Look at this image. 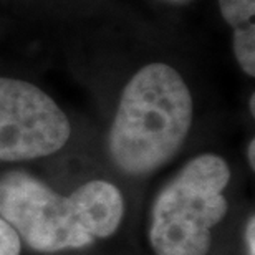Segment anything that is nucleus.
Wrapping results in <instances>:
<instances>
[{
  "label": "nucleus",
  "mask_w": 255,
  "mask_h": 255,
  "mask_svg": "<svg viewBox=\"0 0 255 255\" xmlns=\"http://www.w3.org/2000/svg\"><path fill=\"white\" fill-rule=\"evenodd\" d=\"M222 18L234 28V55L249 76H255V0H219Z\"/></svg>",
  "instance_id": "obj_6"
},
{
  "label": "nucleus",
  "mask_w": 255,
  "mask_h": 255,
  "mask_svg": "<svg viewBox=\"0 0 255 255\" xmlns=\"http://www.w3.org/2000/svg\"><path fill=\"white\" fill-rule=\"evenodd\" d=\"M192 113L191 91L172 66H142L121 93L108 137L111 159L131 176L156 171L181 149Z\"/></svg>",
  "instance_id": "obj_1"
},
{
  "label": "nucleus",
  "mask_w": 255,
  "mask_h": 255,
  "mask_svg": "<svg viewBox=\"0 0 255 255\" xmlns=\"http://www.w3.org/2000/svg\"><path fill=\"white\" fill-rule=\"evenodd\" d=\"M231 169L221 156L191 159L157 194L149 242L156 255H207L212 229L226 217Z\"/></svg>",
  "instance_id": "obj_2"
},
{
  "label": "nucleus",
  "mask_w": 255,
  "mask_h": 255,
  "mask_svg": "<svg viewBox=\"0 0 255 255\" xmlns=\"http://www.w3.org/2000/svg\"><path fill=\"white\" fill-rule=\"evenodd\" d=\"M76 221L93 239L111 237L125 216L120 189L106 181H90L70 194Z\"/></svg>",
  "instance_id": "obj_5"
},
{
  "label": "nucleus",
  "mask_w": 255,
  "mask_h": 255,
  "mask_svg": "<svg viewBox=\"0 0 255 255\" xmlns=\"http://www.w3.org/2000/svg\"><path fill=\"white\" fill-rule=\"evenodd\" d=\"M247 157H249V164H251L252 169H255V141H254V139H252L251 142H249Z\"/></svg>",
  "instance_id": "obj_9"
},
{
  "label": "nucleus",
  "mask_w": 255,
  "mask_h": 255,
  "mask_svg": "<svg viewBox=\"0 0 255 255\" xmlns=\"http://www.w3.org/2000/svg\"><path fill=\"white\" fill-rule=\"evenodd\" d=\"M22 241L17 232L0 217V255H20Z\"/></svg>",
  "instance_id": "obj_7"
},
{
  "label": "nucleus",
  "mask_w": 255,
  "mask_h": 255,
  "mask_svg": "<svg viewBox=\"0 0 255 255\" xmlns=\"http://www.w3.org/2000/svg\"><path fill=\"white\" fill-rule=\"evenodd\" d=\"M246 251L247 255H255V217L249 219L246 227Z\"/></svg>",
  "instance_id": "obj_8"
},
{
  "label": "nucleus",
  "mask_w": 255,
  "mask_h": 255,
  "mask_svg": "<svg viewBox=\"0 0 255 255\" xmlns=\"http://www.w3.org/2000/svg\"><path fill=\"white\" fill-rule=\"evenodd\" d=\"M0 217L33 251L58 252L95 241L76 221L70 196H62L27 172L0 177Z\"/></svg>",
  "instance_id": "obj_3"
},
{
  "label": "nucleus",
  "mask_w": 255,
  "mask_h": 255,
  "mask_svg": "<svg viewBox=\"0 0 255 255\" xmlns=\"http://www.w3.org/2000/svg\"><path fill=\"white\" fill-rule=\"evenodd\" d=\"M70 134L66 115L45 91L0 76V161L50 156L62 149Z\"/></svg>",
  "instance_id": "obj_4"
},
{
  "label": "nucleus",
  "mask_w": 255,
  "mask_h": 255,
  "mask_svg": "<svg viewBox=\"0 0 255 255\" xmlns=\"http://www.w3.org/2000/svg\"><path fill=\"white\" fill-rule=\"evenodd\" d=\"M251 113L255 115V95L251 96Z\"/></svg>",
  "instance_id": "obj_10"
}]
</instances>
